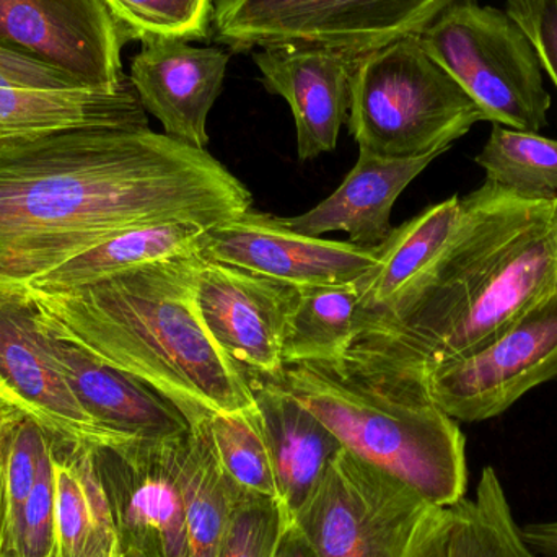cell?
Segmentation results:
<instances>
[{"mask_svg":"<svg viewBox=\"0 0 557 557\" xmlns=\"http://www.w3.org/2000/svg\"><path fill=\"white\" fill-rule=\"evenodd\" d=\"M253 196L206 149L150 127L0 140V292L23 290L121 232L212 228Z\"/></svg>","mask_w":557,"mask_h":557,"instance_id":"cell-1","label":"cell"},{"mask_svg":"<svg viewBox=\"0 0 557 557\" xmlns=\"http://www.w3.org/2000/svg\"><path fill=\"white\" fill-rule=\"evenodd\" d=\"M557 287V199L486 182L461 198L457 231L382 310L347 357L425 380L509 326Z\"/></svg>","mask_w":557,"mask_h":557,"instance_id":"cell-2","label":"cell"},{"mask_svg":"<svg viewBox=\"0 0 557 557\" xmlns=\"http://www.w3.org/2000/svg\"><path fill=\"white\" fill-rule=\"evenodd\" d=\"M198 255L62 294L25 292L54 336L136 376L178 406L191 425L212 412L255 408L250 379L219 347L196 307Z\"/></svg>","mask_w":557,"mask_h":557,"instance_id":"cell-3","label":"cell"},{"mask_svg":"<svg viewBox=\"0 0 557 557\" xmlns=\"http://www.w3.org/2000/svg\"><path fill=\"white\" fill-rule=\"evenodd\" d=\"M363 463L412 487L434 507L467 497V438L425 380L346 359L292 363L274 380Z\"/></svg>","mask_w":557,"mask_h":557,"instance_id":"cell-4","label":"cell"},{"mask_svg":"<svg viewBox=\"0 0 557 557\" xmlns=\"http://www.w3.org/2000/svg\"><path fill=\"white\" fill-rule=\"evenodd\" d=\"M480 121H486L483 110L419 35L357 61L346 123L360 150L383 159L444 153Z\"/></svg>","mask_w":557,"mask_h":557,"instance_id":"cell-5","label":"cell"},{"mask_svg":"<svg viewBox=\"0 0 557 557\" xmlns=\"http://www.w3.org/2000/svg\"><path fill=\"white\" fill-rule=\"evenodd\" d=\"M419 36L425 51L473 98L486 121L529 133L548 124L552 95L542 62L507 10L460 0Z\"/></svg>","mask_w":557,"mask_h":557,"instance_id":"cell-6","label":"cell"},{"mask_svg":"<svg viewBox=\"0 0 557 557\" xmlns=\"http://www.w3.org/2000/svg\"><path fill=\"white\" fill-rule=\"evenodd\" d=\"M460 0H214L211 38L232 51L308 46L360 58L422 35Z\"/></svg>","mask_w":557,"mask_h":557,"instance_id":"cell-7","label":"cell"},{"mask_svg":"<svg viewBox=\"0 0 557 557\" xmlns=\"http://www.w3.org/2000/svg\"><path fill=\"white\" fill-rule=\"evenodd\" d=\"M435 509L343 448L292 523L317 557H412Z\"/></svg>","mask_w":557,"mask_h":557,"instance_id":"cell-8","label":"cell"},{"mask_svg":"<svg viewBox=\"0 0 557 557\" xmlns=\"http://www.w3.org/2000/svg\"><path fill=\"white\" fill-rule=\"evenodd\" d=\"M557 376V287L486 343L429 373V396L455 421L497 418Z\"/></svg>","mask_w":557,"mask_h":557,"instance_id":"cell-9","label":"cell"},{"mask_svg":"<svg viewBox=\"0 0 557 557\" xmlns=\"http://www.w3.org/2000/svg\"><path fill=\"white\" fill-rule=\"evenodd\" d=\"M0 379L16 409L54 442L103 451L136 441L113 434L85 411L52 357L48 331L25 290L0 292Z\"/></svg>","mask_w":557,"mask_h":557,"instance_id":"cell-10","label":"cell"},{"mask_svg":"<svg viewBox=\"0 0 557 557\" xmlns=\"http://www.w3.org/2000/svg\"><path fill=\"white\" fill-rule=\"evenodd\" d=\"M180 438L131 441L97 454L126 557H188Z\"/></svg>","mask_w":557,"mask_h":557,"instance_id":"cell-11","label":"cell"},{"mask_svg":"<svg viewBox=\"0 0 557 557\" xmlns=\"http://www.w3.org/2000/svg\"><path fill=\"white\" fill-rule=\"evenodd\" d=\"M298 288L198 255L196 307L215 343L247 375L277 380Z\"/></svg>","mask_w":557,"mask_h":557,"instance_id":"cell-12","label":"cell"},{"mask_svg":"<svg viewBox=\"0 0 557 557\" xmlns=\"http://www.w3.org/2000/svg\"><path fill=\"white\" fill-rule=\"evenodd\" d=\"M129 41L101 0H0V45L58 65L91 87L129 81L121 64Z\"/></svg>","mask_w":557,"mask_h":557,"instance_id":"cell-13","label":"cell"},{"mask_svg":"<svg viewBox=\"0 0 557 557\" xmlns=\"http://www.w3.org/2000/svg\"><path fill=\"white\" fill-rule=\"evenodd\" d=\"M199 255L301 288L359 281L379 261V247L308 237L250 209L208 228Z\"/></svg>","mask_w":557,"mask_h":557,"instance_id":"cell-14","label":"cell"},{"mask_svg":"<svg viewBox=\"0 0 557 557\" xmlns=\"http://www.w3.org/2000/svg\"><path fill=\"white\" fill-rule=\"evenodd\" d=\"M231 54L182 39L143 42L129 81L147 113L166 136L196 149L209 144L208 116L224 88Z\"/></svg>","mask_w":557,"mask_h":557,"instance_id":"cell-15","label":"cell"},{"mask_svg":"<svg viewBox=\"0 0 557 557\" xmlns=\"http://www.w3.org/2000/svg\"><path fill=\"white\" fill-rule=\"evenodd\" d=\"M261 82L290 107L301 162L333 152L349 116L359 58L308 46H273L253 52Z\"/></svg>","mask_w":557,"mask_h":557,"instance_id":"cell-16","label":"cell"},{"mask_svg":"<svg viewBox=\"0 0 557 557\" xmlns=\"http://www.w3.org/2000/svg\"><path fill=\"white\" fill-rule=\"evenodd\" d=\"M45 324V323H42ZM46 326V324H45ZM48 331L49 349L85 411L108 431L136 441L180 437L191 429L165 396Z\"/></svg>","mask_w":557,"mask_h":557,"instance_id":"cell-17","label":"cell"},{"mask_svg":"<svg viewBox=\"0 0 557 557\" xmlns=\"http://www.w3.org/2000/svg\"><path fill=\"white\" fill-rule=\"evenodd\" d=\"M258 425L263 434L277 500L288 523L320 486L343 445L294 395L273 380L248 375Z\"/></svg>","mask_w":557,"mask_h":557,"instance_id":"cell-18","label":"cell"},{"mask_svg":"<svg viewBox=\"0 0 557 557\" xmlns=\"http://www.w3.org/2000/svg\"><path fill=\"white\" fill-rule=\"evenodd\" d=\"M438 156L383 159L359 149L356 165L333 195L311 211L281 221L308 237L346 232L350 244L379 247L395 228L389 219L396 199Z\"/></svg>","mask_w":557,"mask_h":557,"instance_id":"cell-19","label":"cell"},{"mask_svg":"<svg viewBox=\"0 0 557 557\" xmlns=\"http://www.w3.org/2000/svg\"><path fill=\"white\" fill-rule=\"evenodd\" d=\"M121 127H149L131 81L114 88H0V140Z\"/></svg>","mask_w":557,"mask_h":557,"instance_id":"cell-20","label":"cell"},{"mask_svg":"<svg viewBox=\"0 0 557 557\" xmlns=\"http://www.w3.org/2000/svg\"><path fill=\"white\" fill-rule=\"evenodd\" d=\"M412 557H540L522 539L509 497L493 467L476 493L432 513Z\"/></svg>","mask_w":557,"mask_h":557,"instance_id":"cell-21","label":"cell"},{"mask_svg":"<svg viewBox=\"0 0 557 557\" xmlns=\"http://www.w3.org/2000/svg\"><path fill=\"white\" fill-rule=\"evenodd\" d=\"M98 451H51L54 527L49 557H113L120 548L116 523L98 468Z\"/></svg>","mask_w":557,"mask_h":557,"instance_id":"cell-22","label":"cell"},{"mask_svg":"<svg viewBox=\"0 0 557 557\" xmlns=\"http://www.w3.org/2000/svg\"><path fill=\"white\" fill-rule=\"evenodd\" d=\"M205 232L206 228L185 222L121 232L58 270L36 278L23 290L39 295L62 294L147 264L198 255Z\"/></svg>","mask_w":557,"mask_h":557,"instance_id":"cell-23","label":"cell"},{"mask_svg":"<svg viewBox=\"0 0 557 557\" xmlns=\"http://www.w3.org/2000/svg\"><path fill=\"white\" fill-rule=\"evenodd\" d=\"M461 218V198L451 196L393 228L379 245L375 267L357 281L359 323L382 310L444 250Z\"/></svg>","mask_w":557,"mask_h":557,"instance_id":"cell-24","label":"cell"},{"mask_svg":"<svg viewBox=\"0 0 557 557\" xmlns=\"http://www.w3.org/2000/svg\"><path fill=\"white\" fill-rule=\"evenodd\" d=\"M178 480L185 507L188 557H218L242 491L225 476L212 450L206 419L178 442Z\"/></svg>","mask_w":557,"mask_h":557,"instance_id":"cell-25","label":"cell"},{"mask_svg":"<svg viewBox=\"0 0 557 557\" xmlns=\"http://www.w3.org/2000/svg\"><path fill=\"white\" fill-rule=\"evenodd\" d=\"M359 311L357 281L298 288L282 344L284 366L346 359L359 336Z\"/></svg>","mask_w":557,"mask_h":557,"instance_id":"cell-26","label":"cell"},{"mask_svg":"<svg viewBox=\"0 0 557 557\" xmlns=\"http://www.w3.org/2000/svg\"><path fill=\"white\" fill-rule=\"evenodd\" d=\"M486 182L530 199H557V140L494 124L476 156Z\"/></svg>","mask_w":557,"mask_h":557,"instance_id":"cell-27","label":"cell"},{"mask_svg":"<svg viewBox=\"0 0 557 557\" xmlns=\"http://www.w3.org/2000/svg\"><path fill=\"white\" fill-rule=\"evenodd\" d=\"M52 438L22 419L0 447V557H22L23 516Z\"/></svg>","mask_w":557,"mask_h":557,"instance_id":"cell-28","label":"cell"},{"mask_svg":"<svg viewBox=\"0 0 557 557\" xmlns=\"http://www.w3.org/2000/svg\"><path fill=\"white\" fill-rule=\"evenodd\" d=\"M206 425L212 450L227 480L242 493L277 500L270 454L258 425L257 406L248 411L212 412L206 418Z\"/></svg>","mask_w":557,"mask_h":557,"instance_id":"cell-29","label":"cell"},{"mask_svg":"<svg viewBox=\"0 0 557 557\" xmlns=\"http://www.w3.org/2000/svg\"><path fill=\"white\" fill-rule=\"evenodd\" d=\"M133 41H201L211 35L214 0H101Z\"/></svg>","mask_w":557,"mask_h":557,"instance_id":"cell-30","label":"cell"},{"mask_svg":"<svg viewBox=\"0 0 557 557\" xmlns=\"http://www.w3.org/2000/svg\"><path fill=\"white\" fill-rule=\"evenodd\" d=\"M290 525L276 499L242 493L232 510L218 557H274Z\"/></svg>","mask_w":557,"mask_h":557,"instance_id":"cell-31","label":"cell"},{"mask_svg":"<svg viewBox=\"0 0 557 557\" xmlns=\"http://www.w3.org/2000/svg\"><path fill=\"white\" fill-rule=\"evenodd\" d=\"M54 441L49 444L39 467L38 480L23 516L22 557H49L54 527V476H52L51 451Z\"/></svg>","mask_w":557,"mask_h":557,"instance_id":"cell-32","label":"cell"},{"mask_svg":"<svg viewBox=\"0 0 557 557\" xmlns=\"http://www.w3.org/2000/svg\"><path fill=\"white\" fill-rule=\"evenodd\" d=\"M506 10L529 36L557 90V0H507Z\"/></svg>","mask_w":557,"mask_h":557,"instance_id":"cell-33","label":"cell"},{"mask_svg":"<svg viewBox=\"0 0 557 557\" xmlns=\"http://www.w3.org/2000/svg\"><path fill=\"white\" fill-rule=\"evenodd\" d=\"M91 87L71 72L18 49L0 45V88Z\"/></svg>","mask_w":557,"mask_h":557,"instance_id":"cell-34","label":"cell"},{"mask_svg":"<svg viewBox=\"0 0 557 557\" xmlns=\"http://www.w3.org/2000/svg\"><path fill=\"white\" fill-rule=\"evenodd\" d=\"M522 539L540 557H557V520L520 527Z\"/></svg>","mask_w":557,"mask_h":557,"instance_id":"cell-35","label":"cell"},{"mask_svg":"<svg viewBox=\"0 0 557 557\" xmlns=\"http://www.w3.org/2000/svg\"><path fill=\"white\" fill-rule=\"evenodd\" d=\"M274 557H317L314 553L311 552L308 543L305 542L304 536H301L300 530L290 523V525L285 527L284 532H282L281 542H278V546L276 549V555Z\"/></svg>","mask_w":557,"mask_h":557,"instance_id":"cell-36","label":"cell"},{"mask_svg":"<svg viewBox=\"0 0 557 557\" xmlns=\"http://www.w3.org/2000/svg\"><path fill=\"white\" fill-rule=\"evenodd\" d=\"M22 419H25V416H23L15 406L0 398V447H2L10 431H12Z\"/></svg>","mask_w":557,"mask_h":557,"instance_id":"cell-37","label":"cell"},{"mask_svg":"<svg viewBox=\"0 0 557 557\" xmlns=\"http://www.w3.org/2000/svg\"><path fill=\"white\" fill-rule=\"evenodd\" d=\"M0 398L5 399V401L10 403V405L15 406V403H13L12 393H10L9 386L3 383L2 379H0Z\"/></svg>","mask_w":557,"mask_h":557,"instance_id":"cell-38","label":"cell"},{"mask_svg":"<svg viewBox=\"0 0 557 557\" xmlns=\"http://www.w3.org/2000/svg\"><path fill=\"white\" fill-rule=\"evenodd\" d=\"M113 557H126V556L123 555V552H121V548H117L116 553H114Z\"/></svg>","mask_w":557,"mask_h":557,"instance_id":"cell-39","label":"cell"}]
</instances>
